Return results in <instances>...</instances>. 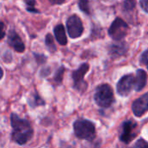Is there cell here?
Here are the masks:
<instances>
[{"instance_id": "1", "label": "cell", "mask_w": 148, "mask_h": 148, "mask_svg": "<svg viewBox=\"0 0 148 148\" xmlns=\"http://www.w3.org/2000/svg\"><path fill=\"white\" fill-rule=\"evenodd\" d=\"M10 124L12 127L11 139L17 144L24 145L33 137V129L27 120L19 118L16 114H11Z\"/></svg>"}, {"instance_id": "2", "label": "cell", "mask_w": 148, "mask_h": 148, "mask_svg": "<svg viewBox=\"0 0 148 148\" xmlns=\"http://www.w3.org/2000/svg\"><path fill=\"white\" fill-rule=\"evenodd\" d=\"M75 135L82 140H92L95 136V125L87 120H78L74 123Z\"/></svg>"}, {"instance_id": "3", "label": "cell", "mask_w": 148, "mask_h": 148, "mask_svg": "<svg viewBox=\"0 0 148 148\" xmlns=\"http://www.w3.org/2000/svg\"><path fill=\"white\" fill-rule=\"evenodd\" d=\"M95 101L101 108H107L110 107L114 101V94L111 87L108 84L99 86L95 94Z\"/></svg>"}, {"instance_id": "4", "label": "cell", "mask_w": 148, "mask_h": 148, "mask_svg": "<svg viewBox=\"0 0 148 148\" xmlns=\"http://www.w3.org/2000/svg\"><path fill=\"white\" fill-rule=\"evenodd\" d=\"M127 23L121 18L117 17L111 24L108 29V34L112 39L115 41H121L127 36Z\"/></svg>"}, {"instance_id": "5", "label": "cell", "mask_w": 148, "mask_h": 148, "mask_svg": "<svg viewBox=\"0 0 148 148\" xmlns=\"http://www.w3.org/2000/svg\"><path fill=\"white\" fill-rule=\"evenodd\" d=\"M67 29L69 36L71 38H77L82 36L83 32V25L80 17L73 15L67 20Z\"/></svg>"}, {"instance_id": "6", "label": "cell", "mask_w": 148, "mask_h": 148, "mask_svg": "<svg viewBox=\"0 0 148 148\" xmlns=\"http://www.w3.org/2000/svg\"><path fill=\"white\" fill-rule=\"evenodd\" d=\"M134 88V77L132 75L123 76L117 84V92L122 96L128 95Z\"/></svg>"}, {"instance_id": "7", "label": "cell", "mask_w": 148, "mask_h": 148, "mask_svg": "<svg viewBox=\"0 0 148 148\" xmlns=\"http://www.w3.org/2000/svg\"><path fill=\"white\" fill-rule=\"evenodd\" d=\"M7 42L16 52L22 53L25 49L24 43L23 42L22 39L14 29H10L9 31L8 36H7Z\"/></svg>"}, {"instance_id": "8", "label": "cell", "mask_w": 148, "mask_h": 148, "mask_svg": "<svg viewBox=\"0 0 148 148\" xmlns=\"http://www.w3.org/2000/svg\"><path fill=\"white\" fill-rule=\"evenodd\" d=\"M132 110L135 116L140 117L148 111V93L138 98L132 106Z\"/></svg>"}, {"instance_id": "9", "label": "cell", "mask_w": 148, "mask_h": 148, "mask_svg": "<svg viewBox=\"0 0 148 148\" xmlns=\"http://www.w3.org/2000/svg\"><path fill=\"white\" fill-rule=\"evenodd\" d=\"M89 69V66L88 63H83L80 66V68L78 69H76L75 71L73 72V75H72V77H73V80H74V84H75V87L76 88H81L82 86V84H85V82H83V78H84V75H86V73L88 72Z\"/></svg>"}, {"instance_id": "10", "label": "cell", "mask_w": 148, "mask_h": 148, "mask_svg": "<svg viewBox=\"0 0 148 148\" xmlns=\"http://www.w3.org/2000/svg\"><path fill=\"white\" fill-rule=\"evenodd\" d=\"M134 124L131 121H126L122 125V133L121 135V140L124 143H129L135 136L134 134Z\"/></svg>"}, {"instance_id": "11", "label": "cell", "mask_w": 148, "mask_h": 148, "mask_svg": "<svg viewBox=\"0 0 148 148\" xmlns=\"http://www.w3.org/2000/svg\"><path fill=\"white\" fill-rule=\"evenodd\" d=\"M147 72L143 69L137 70L136 76L134 77V88L136 91H140L144 88L147 84Z\"/></svg>"}, {"instance_id": "12", "label": "cell", "mask_w": 148, "mask_h": 148, "mask_svg": "<svg viewBox=\"0 0 148 148\" xmlns=\"http://www.w3.org/2000/svg\"><path fill=\"white\" fill-rule=\"evenodd\" d=\"M54 34H55L56 41L61 45L67 44V36H66L64 26L62 24H58L54 28Z\"/></svg>"}, {"instance_id": "13", "label": "cell", "mask_w": 148, "mask_h": 148, "mask_svg": "<svg viewBox=\"0 0 148 148\" xmlns=\"http://www.w3.org/2000/svg\"><path fill=\"white\" fill-rule=\"evenodd\" d=\"M127 46L124 43L114 44L110 47V54L113 56H120L126 53Z\"/></svg>"}, {"instance_id": "14", "label": "cell", "mask_w": 148, "mask_h": 148, "mask_svg": "<svg viewBox=\"0 0 148 148\" xmlns=\"http://www.w3.org/2000/svg\"><path fill=\"white\" fill-rule=\"evenodd\" d=\"M45 44H46V47L47 49L51 52V53H54L56 52V44H55V42H54V38L52 36L51 34L48 33L45 36Z\"/></svg>"}, {"instance_id": "15", "label": "cell", "mask_w": 148, "mask_h": 148, "mask_svg": "<svg viewBox=\"0 0 148 148\" xmlns=\"http://www.w3.org/2000/svg\"><path fill=\"white\" fill-rule=\"evenodd\" d=\"M29 104L32 107V108H36L37 106H42L45 104L44 101L36 94L33 95V96L29 100Z\"/></svg>"}, {"instance_id": "16", "label": "cell", "mask_w": 148, "mask_h": 148, "mask_svg": "<svg viewBox=\"0 0 148 148\" xmlns=\"http://www.w3.org/2000/svg\"><path fill=\"white\" fill-rule=\"evenodd\" d=\"M78 5H79L80 10H81L82 12H84V13H86V14H88V15L90 14L89 3H88V0H79Z\"/></svg>"}, {"instance_id": "17", "label": "cell", "mask_w": 148, "mask_h": 148, "mask_svg": "<svg viewBox=\"0 0 148 148\" xmlns=\"http://www.w3.org/2000/svg\"><path fill=\"white\" fill-rule=\"evenodd\" d=\"M64 68L63 67H60L58 69V70L56 71L55 76H54V80L55 82H56L57 83H61L62 81V76H63V73H64Z\"/></svg>"}, {"instance_id": "18", "label": "cell", "mask_w": 148, "mask_h": 148, "mask_svg": "<svg viewBox=\"0 0 148 148\" xmlns=\"http://www.w3.org/2000/svg\"><path fill=\"white\" fill-rule=\"evenodd\" d=\"M135 7V0H125L124 8L127 10H132Z\"/></svg>"}, {"instance_id": "19", "label": "cell", "mask_w": 148, "mask_h": 148, "mask_svg": "<svg viewBox=\"0 0 148 148\" xmlns=\"http://www.w3.org/2000/svg\"><path fill=\"white\" fill-rule=\"evenodd\" d=\"M131 148H148V143L145 140H139Z\"/></svg>"}, {"instance_id": "20", "label": "cell", "mask_w": 148, "mask_h": 148, "mask_svg": "<svg viewBox=\"0 0 148 148\" xmlns=\"http://www.w3.org/2000/svg\"><path fill=\"white\" fill-rule=\"evenodd\" d=\"M34 56H35V58H36V62H37L38 64H42V63H44V62H46V60H47V57H46L44 55H42V54H36V53H34Z\"/></svg>"}, {"instance_id": "21", "label": "cell", "mask_w": 148, "mask_h": 148, "mask_svg": "<svg viewBox=\"0 0 148 148\" xmlns=\"http://www.w3.org/2000/svg\"><path fill=\"white\" fill-rule=\"evenodd\" d=\"M140 62L147 68L148 69V50L145 51V52L142 54V56H141V57H140Z\"/></svg>"}, {"instance_id": "22", "label": "cell", "mask_w": 148, "mask_h": 148, "mask_svg": "<svg viewBox=\"0 0 148 148\" xmlns=\"http://www.w3.org/2000/svg\"><path fill=\"white\" fill-rule=\"evenodd\" d=\"M4 23L0 22V40H2L5 36V30H4Z\"/></svg>"}, {"instance_id": "23", "label": "cell", "mask_w": 148, "mask_h": 148, "mask_svg": "<svg viewBox=\"0 0 148 148\" xmlns=\"http://www.w3.org/2000/svg\"><path fill=\"white\" fill-rule=\"evenodd\" d=\"M140 6L146 12L148 13V0H140Z\"/></svg>"}, {"instance_id": "24", "label": "cell", "mask_w": 148, "mask_h": 148, "mask_svg": "<svg viewBox=\"0 0 148 148\" xmlns=\"http://www.w3.org/2000/svg\"><path fill=\"white\" fill-rule=\"evenodd\" d=\"M49 71H50L49 68H45V69H42L41 70V73H40V75H41V76L44 77V76H46V75H48L49 74Z\"/></svg>"}, {"instance_id": "25", "label": "cell", "mask_w": 148, "mask_h": 148, "mask_svg": "<svg viewBox=\"0 0 148 148\" xmlns=\"http://www.w3.org/2000/svg\"><path fill=\"white\" fill-rule=\"evenodd\" d=\"M24 3L28 5V7H35L36 0H24Z\"/></svg>"}, {"instance_id": "26", "label": "cell", "mask_w": 148, "mask_h": 148, "mask_svg": "<svg viewBox=\"0 0 148 148\" xmlns=\"http://www.w3.org/2000/svg\"><path fill=\"white\" fill-rule=\"evenodd\" d=\"M49 1L53 5H55V4H62L65 2V0H49Z\"/></svg>"}, {"instance_id": "27", "label": "cell", "mask_w": 148, "mask_h": 148, "mask_svg": "<svg viewBox=\"0 0 148 148\" xmlns=\"http://www.w3.org/2000/svg\"><path fill=\"white\" fill-rule=\"evenodd\" d=\"M26 10L29 11V12H31V13H39V10H36L35 7H27Z\"/></svg>"}, {"instance_id": "28", "label": "cell", "mask_w": 148, "mask_h": 148, "mask_svg": "<svg viewBox=\"0 0 148 148\" xmlns=\"http://www.w3.org/2000/svg\"><path fill=\"white\" fill-rule=\"evenodd\" d=\"M3 76V69L0 68V80L2 79Z\"/></svg>"}]
</instances>
